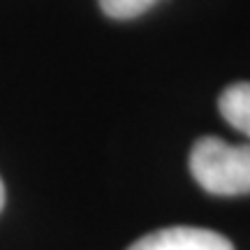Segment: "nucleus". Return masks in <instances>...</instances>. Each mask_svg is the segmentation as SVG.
<instances>
[{
  "label": "nucleus",
  "mask_w": 250,
  "mask_h": 250,
  "mask_svg": "<svg viewBox=\"0 0 250 250\" xmlns=\"http://www.w3.org/2000/svg\"><path fill=\"white\" fill-rule=\"evenodd\" d=\"M158 0H100L102 12L111 19H134L151 9Z\"/></svg>",
  "instance_id": "4"
},
{
  "label": "nucleus",
  "mask_w": 250,
  "mask_h": 250,
  "mask_svg": "<svg viewBox=\"0 0 250 250\" xmlns=\"http://www.w3.org/2000/svg\"><path fill=\"white\" fill-rule=\"evenodd\" d=\"M218 109L227 123L250 137V81H239L223 90Z\"/></svg>",
  "instance_id": "3"
},
{
  "label": "nucleus",
  "mask_w": 250,
  "mask_h": 250,
  "mask_svg": "<svg viewBox=\"0 0 250 250\" xmlns=\"http://www.w3.org/2000/svg\"><path fill=\"white\" fill-rule=\"evenodd\" d=\"M127 250H234L223 234L202 227H167L142 236Z\"/></svg>",
  "instance_id": "2"
},
{
  "label": "nucleus",
  "mask_w": 250,
  "mask_h": 250,
  "mask_svg": "<svg viewBox=\"0 0 250 250\" xmlns=\"http://www.w3.org/2000/svg\"><path fill=\"white\" fill-rule=\"evenodd\" d=\"M190 171L211 195H250V146L202 137L190 151Z\"/></svg>",
  "instance_id": "1"
},
{
  "label": "nucleus",
  "mask_w": 250,
  "mask_h": 250,
  "mask_svg": "<svg viewBox=\"0 0 250 250\" xmlns=\"http://www.w3.org/2000/svg\"><path fill=\"white\" fill-rule=\"evenodd\" d=\"M5 204V186H2V179H0V208Z\"/></svg>",
  "instance_id": "5"
}]
</instances>
